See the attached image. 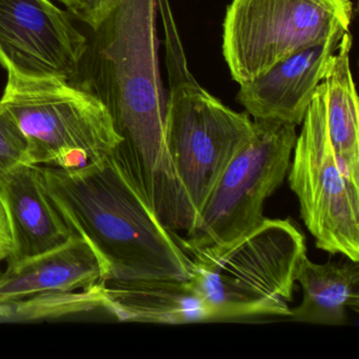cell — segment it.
<instances>
[{
	"mask_svg": "<svg viewBox=\"0 0 359 359\" xmlns=\"http://www.w3.org/2000/svg\"><path fill=\"white\" fill-rule=\"evenodd\" d=\"M158 0H117L93 31L79 87L108 109L121 138L115 156L169 230L188 232L197 213L167 146V91L159 65Z\"/></svg>",
	"mask_w": 359,
	"mask_h": 359,
	"instance_id": "cell-1",
	"label": "cell"
},
{
	"mask_svg": "<svg viewBox=\"0 0 359 359\" xmlns=\"http://www.w3.org/2000/svg\"><path fill=\"white\" fill-rule=\"evenodd\" d=\"M43 167V165H41ZM48 193L98 256L104 285L186 281L191 258L114 154L77 169L43 167Z\"/></svg>",
	"mask_w": 359,
	"mask_h": 359,
	"instance_id": "cell-2",
	"label": "cell"
},
{
	"mask_svg": "<svg viewBox=\"0 0 359 359\" xmlns=\"http://www.w3.org/2000/svg\"><path fill=\"white\" fill-rule=\"evenodd\" d=\"M189 283L214 319L290 316L306 241L290 219H266L228 243L182 249Z\"/></svg>",
	"mask_w": 359,
	"mask_h": 359,
	"instance_id": "cell-3",
	"label": "cell"
},
{
	"mask_svg": "<svg viewBox=\"0 0 359 359\" xmlns=\"http://www.w3.org/2000/svg\"><path fill=\"white\" fill-rule=\"evenodd\" d=\"M165 35L167 146L176 175L198 215L237 151L253 136L247 112H235L201 87L189 70L169 0H158Z\"/></svg>",
	"mask_w": 359,
	"mask_h": 359,
	"instance_id": "cell-4",
	"label": "cell"
},
{
	"mask_svg": "<svg viewBox=\"0 0 359 359\" xmlns=\"http://www.w3.org/2000/svg\"><path fill=\"white\" fill-rule=\"evenodd\" d=\"M7 72L0 107L28 140L31 165L77 169L116 152L121 138L97 96L62 79Z\"/></svg>",
	"mask_w": 359,
	"mask_h": 359,
	"instance_id": "cell-5",
	"label": "cell"
},
{
	"mask_svg": "<svg viewBox=\"0 0 359 359\" xmlns=\"http://www.w3.org/2000/svg\"><path fill=\"white\" fill-rule=\"evenodd\" d=\"M352 18L351 0H232L222 54L233 81L243 85L334 33L348 32Z\"/></svg>",
	"mask_w": 359,
	"mask_h": 359,
	"instance_id": "cell-6",
	"label": "cell"
},
{
	"mask_svg": "<svg viewBox=\"0 0 359 359\" xmlns=\"http://www.w3.org/2000/svg\"><path fill=\"white\" fill-rule=\"evenodd\" d=\"M254 134L229 161L186 237L182 249L228 243L264 219V203L283 184L295 146L296 127L253 121Z\"/></svg>",
	"mask_w": 359,
	"mask_h": 359,
	"instance_id": "cell-7",
	"label": "cell"
},
{
	"mask_svg": "<svg viewBox=\"0 0 359 359\" xmlns=\"http://www.w3.org/2000/svg\"><path fill=\"white\" fill-rule=\"evenodd\" d=\"M325 89L319 85L296 138L289 184L316 247L359 262V180L338 161L325 126Z\"/></svg>",
	"mask_w": 359,
	"mask_h": 359,
	"instance_id": "cell-8",
	"label": "cell"
},
{
	"mask_svg": "<svg viewBox=\"0 0 359 359\" xmlns=\"http://www.w3.org/2000/svg\"><path fill=\"white\" fill-rule=\"evenodd\" d=\"M89 39L52 0H0V66L32 79L72 83Z\"/></svg>",
	"mask_w": 359,
	"mask_h": 359,
	"instance_id": "cell-9",
	"label": "cell"
},
{
	"mask_svg": "<svg viewBox=\"0 0 359 359\" xmlns=\"http://www.w3.org/2000/svg\"><path fill=\"white\" fill-rule=\"evenodd\" d=\"M344 33H334L323 43L293 54L243 83L237 102L254 121L302 125Z\"/></svg>",
	"mask_w": 359,
	"mask_h": 359,
	"instance_id": "cell-10",
	"label": "cell"
},
{
	"mask_svg": "<svg viewBox=\"0 0 359 359\" xmlns=\"http://www.w3.org/2000/svg\"><path fill=\"white\" fill-rule=\"evenodd\" d=\"M104 279L91 245L77 234L45 253L8 262L0 273V316L3 308L39 296L89 290Z\"/></svg>",
	"mask_w": 359,
	"mask_h": 359,
	"instance_id": "cell-11",
	"label": "cell"
},
{
	"mask_svg": "<svg viewBox=\"0 0 359 359\" xmlns=\"http://www.w3.org/2000/svg\"><path fill=\"white\" fill-rule=\"evenodd\" d=\"M0 197L14 241L7 262L55 249L74 234L48 193L41 165H22L14 170L0 184Z\"/></svg>",
	"mask_w": 359,
	"mask_h": 359,
	"instance_id": "cell-12",
	"label": "cell"
},
{
	"mask_svg": "<svg viewBox=\"0 0 359 359\" xmlns=\"http://www.w3.org/2000/svg\"><path fill=\"white\" fill-rule=\"evenodd\" d=\"M100 306L119 320L184 325L215 320L188 280L140 285H98Z\"/></svg>",
	"mask_w": 359,
	"mask_h": 359,
	"instance_id": "cell-13",
	"label": "cell"
},
{
	"mask_svg": "<svg viewBox=\"0 0 359 359\" xmlns=\"http://www.w3.org/2000/svg\"><path fill=\"white\" fill-rule=\"evenodd\" d=\"M297 281L304 292L302 304L291 309V319L313 325H340L346 311L359 308V266L350 258L315 264L304 258Z\"/></svg>",
	"mask_w": 359,
	"mask_h": 359,
	"instance_id": "cell-14",
	"label": "cell"
},
{
	"mask_svg": "<svg viewBox=\"0 0 359 359\" xmlns=\"http://www.w3.org/2000/svg\"><path fill=\"white\" fill-rule=\"evenodd\" d=\"M353 36L344 33L323 83L325 89V126L338 161L359 180L358 98L350 66Z\"/></svg>",
	"mask_w": 359,
	"mask_h": 359,
	"instance_id": "cell-15",
	"label": "cell"
},
{
	"mask_svg": "<svg viewBox=\"0 0 359 359\" xmlns=\"http://www.w3.org/2000/svg\"><path fill=\"white\" fill-rule=\"evenodd\" d=\"M22 165H31L28 140L13 117L0 107V184Z\"/></svg>",
	"mask_w": 359,
	"mask_h": 359,
	"instance_id": "cell-16",
	"label": "cell"
},
{
	"mask_svg": "<svg viewBox=\"0 0 359 359\" xmlns=\"http://www.w3.org/2000/svg\"><path fill=\"white\" fill-rule=\"evenodd\" d=\"M69 13L96 30L117 0H60Z\"/></svg>",
	"mask_w": 359,
	"mask_h": 359,
	"instance_id": "cell-17",
	"label": "cell"
},
{
	"mask_svg": "<svg viewBox=\"0 0 359 359\" xmlns=\"http://www.w3.org/2000/svg\"><path fill=\"white\" fill-rule=\"evenodd\" d=\"M13 251L14 241L11 226L5 205L0 197V262L9 259Z\"/></svg>",
	"mask_w": 359,
	"mask_h": 359,
	"instance_id": "cell-18",
	"label": "cell"
}]
</instances>
